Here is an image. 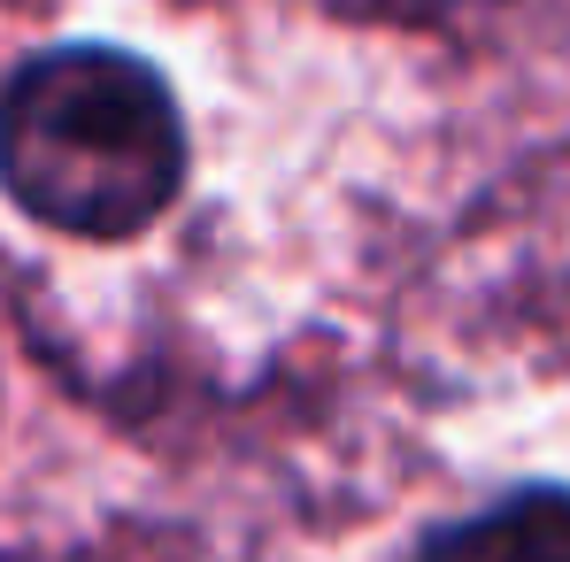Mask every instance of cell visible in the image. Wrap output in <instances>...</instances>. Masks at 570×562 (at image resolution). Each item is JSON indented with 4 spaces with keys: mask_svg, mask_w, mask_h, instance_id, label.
I'll return each mask as SVG.
<instances>
[{
    "mask_svg": "<svg viewBox=\"0 0 570 562\" xmlns=\"http://www.w3.org/2000/svg\"><path fill=\"white\" fill-rule=\"evenodd\" d=\"M0 186L55 231L131 239L186 186L178 100L139 55L55 47L0 93Z\"/></svg>",
    "mask_w": 570,
    "mask_h": 562,
    "instance_id": "cell-1",
    "label": "cell"
},
{
    "mask_svg": "<svg viewBox=\"0 0 570 562\" xmlns=\"http://www.w3.org/2000/svg\"><path fill=\"white\" fill-rule=\"evenodd\" d=\"M416 562H570V493L563 485H524L471 524L432 532Z\"/></svg>",
    "mask_w": 570,
    "mask_h": 562,
    "instance_id": "cell-2",
    "label": "cell"
}]
</instances>
